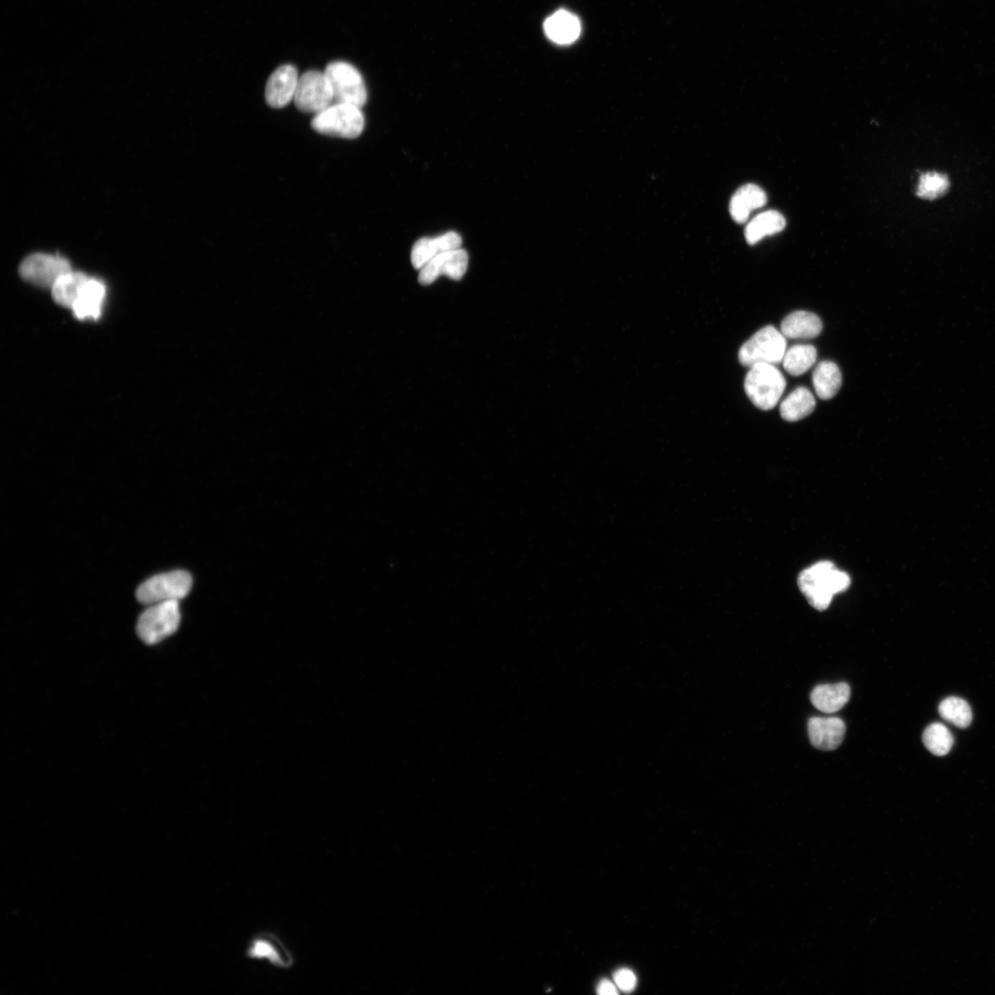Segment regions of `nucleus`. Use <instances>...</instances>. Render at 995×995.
<instances>
[{
    "instance_id": "1",
    "label": "nucleus",
    "mask_w": 995,
    "mask_h": 995,
    "mask_svg": "<svg viewBox=\"0 0 995 995\" xmlns=\"http://www.w3.org/2000/svg\"><path fill=\"white\" fill-rule=\"evenodd\" d=\"M850 585V576L827 561L812 565L799 577L800 590L809 604L819 611L826 610L834 597L846 591Z\"/></svg>"
},
{
    "instance_id": "2",
    "label": "nucleus",
    "mask_w": 995,
    "mask_h": 995,
    "mask_svg": "<svg viewBox=\"0 0 995 995\" xmlns=\"http://www.w3.org/2000/svg\"><path fill=\"white\" fill-rule=\"evenodd\" d=\"M365 118L360 107L334 104L315 115L312 128L319 134L353 140L364 130Z\"/></svg>"
},
{
    "instance_id": "3",
    "label": "nucleus",
    "mask_w": 995,
    "mask_h": 995,
    "mask_svg": "<svg viewBox=\"0 0 995 995\" xmlns=\"http://www.w3.org/2000/svg\"><path fill=\"white\" fill-rule=\"evenodd\" d=\"M744 388L746 396L758 408L771 410L780 401L786 381L775 365L757 364L751 367Z\"/></svg>"
},
{
    "instance_id": "4",
    "label": "nucleus",
    "mask_w": 995,
    "mask_h": 995,
    "mask_svg": "<svg viewBox=\"0 0 995 995\" xmlns=\"http://www.w3.org/2000/svg\"><path fill=\"white\" fill-rule=\"evenodd\" d=\"M180 622L179 601L157 603L150 605L141 615L137 633L145 644H156L174 634Z\"/></svg>"
},
{
    "instance_id": "5",
    "label": "nucleus",
    "mask_w": 995,
    "mask_h": 995,
    "mask_svg": "<svg viewBox=\"0 0 995 995\" xmlns=\"http://www.w3.org/2000/svg\"><path fill=\"white\" fill-rule=\"evenodd\" d=\"M192 577L186 571H174L155 575L140 586L136 597L140 603L153 605L168 601H179L192 589Z\"/></svg>"
},
{
    "instance_id": "6",
    "label": "nucleus",
    "mask_w": 995,
    "mask_h": 995,
    "mask_svg": "<svg viewBox=\"0 0 995 995\" xmlns=\"http://www.w3.org/2000/svg\"><path fill=\"white\" fill-rule=\"evenodd\" d=\"M786 351V338L772 325L759 330L739 350L738 360L745 367L779 364Z\"/></svg>"
},
{
    "instance_id": "7",
    "label": "nucleus",
    "mask_w": 995,
    "mask_h": 995,
    "mask_svg": "<svg viewBox=\"0 0 995 995\" xmlns=\"http://www.w3.org/2000/svg\"><path fill=\"white\" fill-rule=\"evenodd\" d=\"M334 93L335 104L352 105L361 108L367 102V90L361 74L350 63L332 62L325 68Z\"/></svg>"
},
{
    "instance_id": "8",
    "label": "nucleus",
    "mask_w": 995,
    "mask_h": 995,
    "mask_svg": "<svg viewBox=\"0 0 995 995\" xmlns=\"http://www.w3.org/2000/svg\"><path fill=\"white\" fill-rule=\"evenodd\" d=\"M295 103L300 111L315 114L333 105L334 93L326 74L309 70L300 76Z\"/></svg>"
},
{
    "instance_id": "9",
    "label": "nucleus",
    "mask_w": 995,
    "mask_h": 995,
    "mask_svg": "<svg viewBox=\"0 0 995 995\" xmlns=\"http://www.w3.org/2000/svg\"><path fill=\"white\" fill-rule=\"evenodd\" d=\"M245 957L248 960L267 962L278 970L287 971L295 966L296 960L281 938L271 932H260L249 940Z\"/></svg>"
},
{
    "instance_id": "10",
    "label": "nucleus",
    "mask_w": 995,
    "mask_h": 995,
    "mask_svg": "<svg viewBox=\"0 0 995 995\" xmlns=\"http://www.w3.org/2000/svg\"><path fill=\"white\" fill-rule=\"evenodd\" d=\"M71 271L70 263L60 256L35 253L20 265L21 277L41 288H53L58 279Z\"/></svg>"
},
{
    "instance_id": "11",
    "label": "nucleus",
    "mask_w": 995,
    "mask_h": 995,
    "mask_svg": "<svg viewBox=\"0 0 995 995\" xmlns=\"http://www.w3.org/2000/svg\"><path fill=\"white\" fill-rule=\"evenodd\" d=\"M469 268V255L464 249L443 253L420 269L419 282L422 285H431L439 277L447 276L453 280H461L467 273Z\"/></svg>"
},
{
    "instance_id": "12",
    "label": "nucleus",
    "mask_w": 995,
    "mask_h": 995,
    "mask_svg": "<svg viewBox=\"0 0 995 995\" xmlns=\"http://www.w3.org/2000/svg\"><path fill=\"white\" fill-rule=\"evenodd\" d=\"M300 76L293 65L278 67L269 77L265 91L268 105L276 109L283 108L295 100Z\"/></svg>"
},
{
    "instance_id": "13",
    "label": "nucleus",
    "mask_w": 995,
    "mask_h": 995,
    "mask_svg": "<svg viewBox=\"0 0 995 995\" xmlns=\"http://www.w3.org/2000/svg\"><path fill=\"white\" fill-rule=\"evenodd\" d=\"M462 238L455 232H448L435 238H422L414 244L411 263L418 270L437 256L461 248Z\"/></svg>"
},
{
    "instance_id": "14",
    "label": "nucleus",
    "mask_w": 995,
    "mask_h": 995,
    "mask_svg": "<svg viewBox=\"0 0 995 995\" xmlns=\"http://www.w3.org/2000/svg\"><path fill=\"white\" fill-rule=\"evenodd\" d=\"M845 733L844 722L837 717H813L808 722L810 742L820 751L831 752L838 749Z\"/></svg>"
},
{
    "instance_id": "15",
    "label": "nucleus",
    "mask_w": 995,
    "mask_h": 995,
    "mask_svg": "<svg viewBox=\"0 0 995 995\" xmlns=\"http://www.w3.org/2000/svg\"><path fill=\"white\" fill-rule=\"evenodd\" d=\"M767 203V195L762 188L749 184L740 187L732 196L730 215L737 224H744L751 214L761 209Z\"/></svg>"
},
{
    "instance_id": "16",
    "label": "nucleus",
    "mask_w": 995,
    "mask_h": 995,
    "mask_svg": "<svg viewBox=\"0 0 995 995\" xmlns=\"http://www.w3.org/2000/svg\"><path fill=\"white\" fill-rule=\"evenodd\" d=\"M105 294V286L102 281L89 278L71 308L75 316L79 320L98 319L102 314Z\"/></svg>"
},
{
    "instance_id": "17",
    "label": "nucleus",
    "mask_w": 995,
    "mask_h": 995,
    "mask_svg": "<svg viewBox=\"0 0 995 995\" xmlns=\"http://www.w3.org/2000/svg\"><path fill=\"white\" fill-rule=\"evenodd\" d=\"M820 318L812 313L799 311L786 316L780 324V332L785 338L793 340H810L817 338L822 331Z\"/></svg>"
},
{
    "instance_id": "18",
    "label": "nucleus",
    "mask_w": 995,
    "mask_h": 995,
    "mask_svg": "<svg viewBox=\"0 0 995 995\" xmlns=\"http://www.w3.org/2000/svg\"><path fill=\"white\" fill-rule=\"evenodd\" d=\"M544 30L554 43L570 45L579 38L582 26L575 15L561 10L546 20Z\"/></svg>"
},
{
    "instance_id": "19",
    "label": "nucleus",
    "mask_w": 995,
    "mask_h": 995,
    "mask_svg": "<svg viewBox=\"0 0 995 995\" xmlns=\"http://www.w3.org/2000/svg\"><path fill=\"white\" fill-rule=\"evenodd\" d=\"M850 696L851 689L846 683L819 685L812 691L811 701L820 712L835 714L845 707Z\"/></svg>"
},
{
    "instance_id": "20",
    "label": "nucleus",
    "mask_w": 995,
    "mask_h": 995,
    "mask_svg": "<svg viewBox=\"0 0 995 995\" xmlns=\"http://www.w3.org/2000/svg\"><path fill=\"white\" fill-rule=\"evenodd\" d=\"M843 383L840 368L834 361L819 362L813 372V385L817 395L823 400L834 398Z\"/></svg>"
},
{
    "instance_id": "21",
    "label": "nucleus",
    "mask_w": 995,
    "mask_h": 995,
    "mask_svg": "<svg viewBox=\"0 0 995 995\" xmlns=\"http://www.w3.org/2000/svg\"><path fill=\"white\" fill-rule=\"evenodd\" d=\"M816 399L806 388H799L780 404V416L787 422H798L807 418L814 411Z\"/></svg>"
},
{
    "instance_id": "22",
    "label": "nucleus",
    "mask_w": 995,
    "mask_h": 995,
    "mask_svg": "<svg viewBox=\"0 0 995 995\" xmlns=\"http://www.w3.org/2000/svg\"><path fill=\"white\" fill-rule=\"evenodd\" d=\"M89 278L85 273L72 270L60 277L51 288L56 303L71 309Z\"/></svg>"
},
{
    "instance_id": "23",
    "label": "nucleus",
    "mask_w": 995,
    "mask_h": 995,
    "mask_svg": "<svg viewBox=\"0 0 995 995\" xmlns=\"http://www.w3.org/2000/svg\"><path fill=\"white\" fill-rule=\"evenodd\" d=\"M785 226V218L780 213L776 211L762 213L746 226L745 240L752 245L756 244L766 236L780 233Z\"/></svg>"
},
{
    "instance_id": "24",
    "label": "nucleus",
    "mask_w": 995,
    "mask_h": 995,
    "mask_svg": "<svg viewBox=\"0 0 995 995\" xmlns=\"http://www.w3.org/2000/svg\"><path fill=\"white\" fill-rule=\"evenodd\" d=\"M817 352L812 345H795L786 350L782 364L784 370L793 377L804 375L816 363Z\"/></svg>"
},
{
    "instance_id": "25",
    "label": "nucleus",
    "mask_w": 995,
    "mask_h": 995,
    "mask_svg": "<svg viewBox=\"0 0 995 995\" xmlns=\"http://www.w3.org/2000/svg\"><path fill=\"white\" fill-rule=\"evenodd\" d=\"M941 717L959 728H967L972 721V712L969 703L957 697L945 698L939 705Z\"/></svg>"
},
{
    "instance_id": "26",
    "label": "nucleus",
    "mask_w": 995,
    "mask_h": 995,
    "mask_svg": "<svg viewBox=\"0 0 995 995\" xmlns=\"http://www.w3.org/2000/svg\"><path fill=\"white\" fill-rule=\"evenodd\" d=\"M923 741L927 749L938 757L946 755L951 751L954 744V738L950 731L939 723L932 724L925 730Z\"/></svg>"
},
{
    "instance_id": "27",
    "label": "nucleus",
    "mask_w": 995,
    "mask_h": 995,
    "mask_svg": "<svg viewBox=\"0 0 995 995\" xmlns=\"http://www.w3.org/2000/svg\"><path fill=\"white\" fill-rule=\"evenodd\" d=\"M949 188L948 178L939 173L924 174L919 180L917 195L925 199H936L943 196Z\"/></svg>"
},
{
    "instance_id": "28",
    "label": "nucleus",
    "mask_w": 995,
    "mask_h": 995,
    "mask_svg": "<svg viewBox=\"0 0 995 995\" xmlns=\"http://www.w3.org/2000/svg\"><path fill=\"white\" fill-rule=\"evenodd\" d=\"M614 981L616 987L624 992H632L637 985V978L634 972L624 968L617 970L614 974Z\"/></svg>"
},
{
    "instance_id": "29",
    "label": "nucleus",
    "mask_w": 995,
    "mask_h": 995,
    "mask_svg": "<svg viewBox=\"0 0 995 995\" xmlns=\"http://www.w3.org/2000/svg\"><path fill=\"white\" fill-rule=\"evenodd\" d=\"M598 992L601 995H614L617 994L618 990L615 982L603 980L598 985Z\"/></svg>"
}]
</instances>
